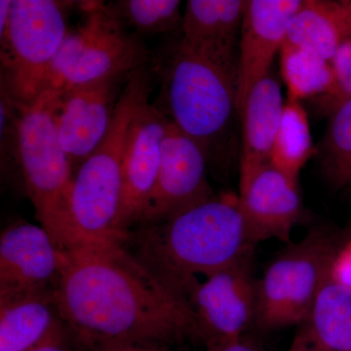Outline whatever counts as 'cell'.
Returning <instances> with one entry per match:
<instances>
[{"instance_id": "1", "label": "cell", "mask_w": 351, "mask_h": 351, "mask_svg": "<svg viewBox=\"0 0 351 351\" xmlns=\"http://www.w3.org/2000/svg\"><path fill=\"white\" fill-rule=\"evenodd\" d=\"M59 260L60 318L69 337L86 350L110 341L165 346L202 341L189 302L165 287L124 245L59 252Z\"/></svg>"}, {"instance_id": "2", "label": "cell", "mask_w": 351, "mask_h": 351, "mask_svg": "<svg viewBox=\"0 0 351 351\" xmlns=\"http://www.w3.org/2000/svg\"><path fill=\"white\" fill-rule=\"evenodd\" d=\"M239 195H216L175 217L131 230L124 247L165 287L188 302L199 277L253 256Z\"/></svg>"}, {"instance_id": "3", "label": "cell", "mask_w": 351, "mask_h": 351, "mask_svg": "<svg viewBox=\"0 0 351 351\" xmlns=\"http://www.w3.org/2000/svg\"><path fill=\"white\" fill-rule=\"evenodd\" d=\"M163 64L161 110L199 145L212 169L228 159L232 119L237 110V64L198 54L179 41Z\"/></svg>"}, {"instance_id": "4", "label": "cell", "mask_w": 351, "mask_h": 351, "mask_svg": "<svg viewBox=\"0 0 351 351\" xmlns=\"http://www.w3.org/2000/svg\"><path fill=\"white\" fill-rule=\"evenodd\" d=\"M83 21L69 31L51 66L46 89L64 91L129 75L149 63L142 39L108 10L103 2H83Z\"/></svg>"}, {"instance_id": "5", "label": "cell", "mask_w": 351, "mask_h": 351, "mask_svg": "<svg viewBox=\"0 0 351 351\" xmlns=\"http://www.w3.org/2000/svg\"><path fill=\"white\" fill-rule=\"evenodd\" d=\"M63 4L12 0L1 43V91L17 105L36 100L47 86L51 66L66 34Z\"/></svg>"}, {"instance_id": "6", "label": "cell", "mask_w": 351, "mask_h": 351, "mask_svg": "<svg viewBox=\"0 0 351 351\" xmlns=\"http://www.w3.org/2000/svg\"><path fill=\"white\" fill-rule=\"evenodd\" d=\"M56 90L45 89L36 100L18 106L19 186L34 205L46 232L63 212L73 167L58 138Z\"/></svg>"}, {"instance_id": "7", "label": "cell", "mask_w": 351, "mask_h": 351, "mask_svg": "<svg viewBox=\"0 0 351 351\" xmlns=\"http://www.w3.org/2000/svg\"><path fill=\"white\" fill-rule=\"evenodd\" d=\"M335 252L325 233L313 232L279 254L258 279L256 327L277 330L304 325Z\"/></svg>"}, {"instance_id": "8", "label": "cell", "mask_w": 351, "mask_h": 351, "mask_svg": "<svg viewBox=\"0 0 351 351\" xmlns=\"http://www.w3.org/2000/svg\"><path fill=\"white\" fill-rule=\"evenodd\" d=\"M258 284L252 257L195 283L189 291L188 302L205 346L244 336L256 326Z\"/></svg>"}, {"instance_id": "9", "label": "cell", "mask_w": 351, "mask_h": 351, "mask_svg": "<svg viewBox=\"0 0 351 351\" xmlns=\"http://www.w3.org/2000/svg\"><path fill=\"white\" fill-rule=\"evenodd\" d=\"M208 168L199 145L170 120L158 178L137 228L162 223L213 197Z\"/></svg>"}, {"instance_id": "10", "label": "cell", "mask_w": 351, "mask_h": 351, "mask_svg": "<svg viewBox=\"0 0 351 351\" xmlns=\"http://www.w3.org/2000/svg\"><path fill=\"white\" fill-rule=\"evenodd\" d=\"M129 75H114L58 91V138L73 168H80L103 142Z\"/></svg>"}, {"instance_id": "11", "label": "cell", "mask_w": 351, "mask_h": 351, "mask_svg": "<svg viewBox=\"0 0 351 351\" xmlns=\"http://www.w3.org/2000/svg\"><path fill=\"white\" fill-rule=\"evenodd\" d=\"M169 117L156 104L140 108L127 136L122 164L121 198L115 228L129 234L137 228L156 186Z\"/></svg>"}, {"instance_id": "12", "label": "cell", "mask_w": 351, "mask_h": 351, "mask_svg": "<svg viewBox=\"0 0 351 351\" xmlns=\"http://www.w3.org/2000/svg\"><path fill=\"white\" fill-rule=\"evenodd\" d=\"M302 0L244 1L237 59V110L241 114L252 89L269 75L272 62L280 52L289 21Z\"/></svg>"}, {"instance_id": "13", "label": "cell", "mask_w": 351, "mask_h": 351, "mask_svg": "<svg viewBox=\"0 0 351 351\" xmlns=\"http://www.w3.org/2000/svg\"><path fill=\"white\" fill-rule=\"evenodd\" d=\"M60 260L43 226L19 221L0 237V297L57 289Z\"/></svg>"}, {"instance_id": "14", "label": "cell", "mask_w": 351, "mask_h": 351, "mask_svg": "<svg viewBox=\"0 0 351 351\" xmlns=\"http://www.w3.org/2000/svg\"><path fill=\"white\" fill-rule=\"evenodd\" d=\"M239 198L256 244L271 239L290 243L291 233L302 217L298 184L269 164L239 186Z\"/></svg>"}, {"instance_id": "15", "label": "cell", "mask_w": 351, "mask_h": 351, "mask_svg": "<svg viewBox=\"0 0 351 351\" xmlns=\"http://www.w3.org/2000/svg\"><path fill=\"white\" fill-rule=\"evenodd\" d=\"M243 10L242 0H189L180 41L198 54L237 64L235 45Z\"/></svg>"}, {"instance_id": "16", "label": "cell", "mask_w": 351, "mask_h": 351, "mask_svg": "<svg viewBox=\"0 0 351 351\" xmlns=\"http://www.w3.org/2000/svg\"><path fill=\"white\" fill-rule=\"evenodd\" d=\"M284 104L280 84L270 73L249 94L240 114L242 149L239 186H243L258 171L269 165L282 119Z\"/></svg>"}, {"instance_id": "17", "label": "cell", "mask_w": 351, "mask_h": 351, "mask_svg": "<svg viewBox=\"0 0 351 351\" xmlns=\"http://www.w3.org/2000/svg\"><path fill=\"white\" fill-rule=\"evenodd\" d=\"M351 38V2L302 0L288 23L284 44L331 62Z\"/></svg>"}, {"instance_id": "18", "label": "cell", "mask_w": 351, "mask_h": 351, "mask_svg": "<svg viewBox=\"0 0 351 351\" xmlns=\"http://www.w3.org/2000/svg\"><path fill=\"white\" fill-rule=\"evenodd\" d=\"M56 289L0 297V351H29L61 322Z\"/></svg>"}, {"instance_id": "19", "label": "cell", "mask_w": 351, "mask_h": 351, "mask_svg": "<svg viewBox=\"0 0 351 351\" xmlns=\"http://www.w3.org/2000/svg\"><path fill=\"white\" fill-rule=\"evenodd\" d=\"M330 265L304 329L322 350L351 351V290L332 279Z\"/></svg>"}, {"instance_id": "20", "label": "cell", "mask_w": 351, "mask_h": 351, "mask_svg": "<svg viewBox=\"0 0 351 351\" xmlns=\"http://www.w3.org/2000/svg\"><path fill=\"white\" fill-rule=\"evenodd\" d=\"M313 154L307 113L299 100L288 97L284 104L282 119L270 154L269 164L298 184L301 171Z\"/></svg>"}, {"instance_id": "21", "label": "cell", "mask_w": 351, "mask_h": 351, "mask_svg": "<svg viewBox=\"0 0 351 351\" xmlns=\"http://www.w3.org/2000/svg\"><path fill=\"white\" fill-rule=\"evenodd\" d=\"M280 58L288 97L301 101L325 96L329 101L334 96L336 82L331 62L286 44L281 48Z\"/></svg>"}, {"instance_id": "22", "label": "cell", "mask_w": 351, "mask_h": 351, "mask_svg": "<svg viewBox=\"0 0 351 351\" xmlns=\"http://www.w3.org/2000/svg\"><path fill=\"white\" fill-rule=\"evenodd\" d=\"M319 154L323 172L332 188H351V99L332 110Z\"/></svg>"}, {"instance_id": "23", "label": "cell", "mask_w": 351, "mask_h": 351, "mask_svg": "<svg viewBox=\"0 0 351 351\" xmlns=\"http://www.w3.org/2000/svg\"><path fill=\"white\" fill-rule=\"evenodd\" d=\"M179 0H117L106 4L108 10L138 34H169L181 29Z\"/></svg>"}, {"instance_id": "24", "label": "cell", "mask_w": 351, "mask_h": 351, "mask_svg": "<svg viewBox=\"0 0 351 351\" xmlns=\"http://www.w3.org/2000/svg\"><path fill=\"white\" fill-rule=\"evenodd\" d=\"M336 90L329 104L332 112L341 103L351 99V38L346 39L331 61Z\"/></svg>"}, {"instance_id": "25", "label": "cell", "mask_w": 351, "mask_h": 351, "mask_svg": "<svg viewBox=\"0 0 351 351\" xmlns=\"http://www.w3.org/2000/svg\"><path fill=\"white\" fill-rule=\"evenodd\" d=\"M330 274L335 281L351 290V239L335 252L330 265Z\"/></svg>"}, {"instance_id": "26", "label": "cell", "mask_w": 351, "mask_h": 351, "mask_svg": "<svg viewBox=\"0 0 351 351\" xmlns=\"http://www.w3.org/2000/svg\"><path fill=\"white\" fill-rule=\"evenodd\" d=\"M69 332L63 322L58 323L43 341L29 351H71L68 346Z\"/></svg>"}, {"instance_id": "27", "label": "cell", "mask_w": 351, "mask_h": 351, "mask_svg": "<svg viewBox=\"0 0 351 351\" xmlns=\"http://www.w3.org/2000/svg\"><path fill=\"white\" fill-rule=\"evenodd\" d=\"M167 346L149 341H110L101 343L93 348H88V351H162Z\"/></svg>"}, {"instance_id": "28", "label": "cell", "mask_w": 351, "mask_h": 351, "mask_svg": "<svg viewBox=\"0 0 351 351\" xmlns=\"http://www.w3.org/2000/svg\"><path fill=\"white\" fill-rule=\"evenodd\" d=\"M206 348L207 351H263L254 341L247 339L245 335L209 343Z\"/></svg>"}, {"instance_id": "29", "label": "cell", "mask_w": 351, "mask_h": 351, "mask_svg": "<svg viewBox=\"0 0 351 351\" xmlns=\"http://www.w3.org/2000/svg\"><path fill=\"white\" fill-rule=\"evenodd\" d=\"M290 351H324L321 350L319 346L315 345L308 335L306 334V330L302 329V332L295 337L294 343Z\"/></svg>"}, {"instance_id": "30", "label": "cell", "mask_w": 351, "mask_h": 351, "mask_svg": "<svg viewBox=\"0 0 351 351\" xmlns=\"http://www.w3.org/2000/svg\"><path fill=\"white\" fill-rule=\"evenodd\" d=\"M12 0H1L0 1V36L5 32L9 17H10Z\"/></svg>"}, {"instance_id": "31", "label": "cell", "mask_w": 351, "mask_h": 351, "mask_svg": "<svg viewBox=\"0 0 351 351\" xmlns=\"http://www.w3.org/2000/svg\"><path fill=\"white\" fill-rule=\"evenodd\" d=\"M162 351H166V350H163Z\"/></svg>"}]
</instances>
